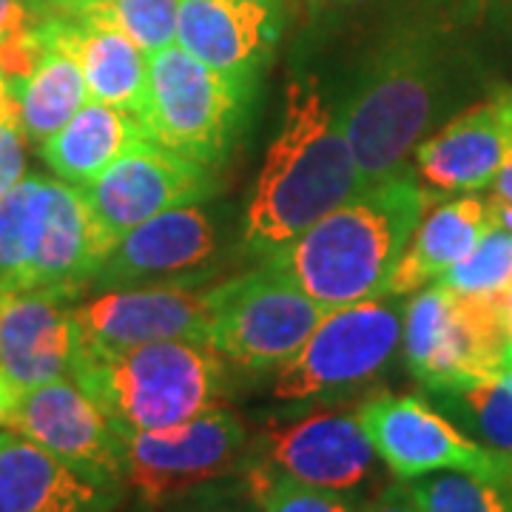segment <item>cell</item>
Instances as JSON below:
<instances>
[{"label": "cell", "instance_id": "6da1fadb", "mask_svg": "<svg viewBox=\"0 0 512 512\" xmlns=\"http://www.w3.org/2000/svg\"><path fill=\"white\" fill-rule=\"evenodd\" d=\"M365 191L339 106H330L316 77L288 86L282 123L265 154L248 200L242 239L259 256H274Z\"/></svg>", "mask_w": 512, "mask_h": 512}, {"label": "cell", "instance_id": "7a4b0ae2", "mask_svg": "<svg viewBox=\"0 0 512 512\" xmlns=\"http://www.w3.org/2000/svg\"><path fill=\"white\" fill-rule=\"evenodd\" d=\"M430 202L410 174L367 185L265 265L328 311L384 296Z\"/></svg>", "mask_w": 512, "mask_h": 512}, {"label": "cell", "instance_id": "3957f363", "mask_svg": "<svg viewBox=\"0 0 512 512\" xmlns=\"http://www.w3.org/2000/svg\"><path fill=\"white\" fill-rule=\"evenodd\" d=\"M72 379L120 436L154 433L222 404L225 359L200 339L151 342L117 353L74 350Z\"/></svg>", "mask_w": 512, "mask_h": 512}, {"label": "cell", "instance_id": "277c9868", "mask_svg": "<svg viewBox=\"0 0 512 512\" xmlns=\"http://www.w3.org/2000/svg\"><path fill=\"white\" fill-rule=\"evenodd\" d=\"M444 100L447 69L430 40L407 37L373 60L339 109L365 188L404 174Z\"/></svg>", "mask_w": 512, "mask_h": 512}, {"label": "cell", "instance_id": "5b68a950", "mask_svg": "<svg viewBox=\"0 0 512 512\" xmlns=\"http://www.w3.org/2000/svg\"><path fill=\"white\" fill-rule=\"evenodd\" d=\"M504 293H461L433 282L404 308L402 350L407 370L427 390L490 382L507 367Z\"/></svg>", "mask_w": 512, "mask_h": 512}, {"label": "cell", "instance_id": "8992f818", "mask_svg": "<svg viewBox=\"0 0 512 512\" xmlns=\"http://www.w3.org/2000/svg\"><path fill=\"white\" fill-rule=\"evenodd\" d=\"M251 86L171 43L148 55L143 123L157 146L214 168L234 146Z\"/></svg>", "mask_w": 512, "mask_h": 512}, {"label": "cell", "instance_id": "52a82bcc", "mask_svg": "<svg viewBox=\"0 0 512 512\" xmlns=\"http://www.w3.org/2000/svg\"><path fill=\"white\" fill-rule=\"evenodd\" d=\"M404 308L402 296L384 293L328 311L305 345L276 367V399L328 402L379 379L402 345Z\"/></svg>", "mask_w": 512, "mask_h": 512}, {"label": "cell", "instance_id": "ba28073f", "mask_svg": "<svg viewBox=\"0 0 512 512\" xmlns=\"http://www.w3.org/2000/svg\"><path fill=\"white\" fill-rule=\"evenodd\" d=\"M325 316V305L262 265L254 274L211 288L208 342L231 365L268 370L285 365Z\"/></svg>", "mask_w": 512, "mask_h": 512}, {"label": "cell", "instance_id": "9c48e42d", "mask_svg": "<svg viewBox=\"0 0 512 512\" xmlns=\"http://www.w3.org/2000/svg\"><path fill=\"white\" fill-rule=\"evenodd\" d=\"M359 421L376 456L399 481L453 470L512 490V458L464 433L433 402L419 396H376L362 404Z\"/></svg>", "mask_w": 512, "mask_h": 512}, {"label": "cell", "instance_id": "30bf717a", "mask_svg": "<svg viewBox=\"0 0 512 512\" xmlns=\"http://www.w3.org/2000/svg\"><path fill=\"white\" fill-rule=\"evenodd\" d=\"M126 484L148 507L174 504L211 481L245 467L248 430L234 410L217 404L180 427L128 433Z\"/></svg>", "mask_w": 512, "mask_h": 512}, {"label": "cell", "instance_id": "8fae6325", "mask_svg": "<svg viewBox=\"0 0 512 512\" xmlns=\"http://www.w3.org/2000/svg\"><path fill=\"white\" fill-rule=\"evenodd\" d=\"M211 185L208 165L194 163L157 143H146L128 151L77 191L103 245L111 251L137 225L171 208L202 202L211 194Z\"/></svg>", "mask_w": 512, "mask_h": 512}, {"label": "cell", "instance_id": "7c38bea8", "mask_svg": "<svg viewBox=\"0 0 512 512\" xmlns=\"http://www.w3.org/2000/svg\"><path fill=\"white\" fill-rule=\"evenodd\" d=\"M6 427L100 484L126 481V441L72 376L20 393Z\"/></svg>", "mask_w": 512, "mask_h": 512}, {"label": "cell", "instance_id": "4fadbf2b", "mask_svg": "<svg viewBox=\"0 0 512 512\" xmlns=\"http://www.w3.org/2000/svg\"><path fill=\"white\" fill-rule=\"evenodd\" d=\"M208 328L211 291L188 285L114 288L74 305V350L86 353H117L171 339L208 342Z\"/></svg>", "mask_w": 512, "mask_h": 512}, {"label": "cell", "instance_id": "5bb4252c", "mask_svg": "<svg viewBox=\"0 0 512 512\" xmlns=\"http://www.w3.org/2000/svg\"><path fill=\"white\" fill-rule=\"evenodd\" d=\"M256 464L311 487L348 493L373 476L376 450L359 413L316 410L302 419L268 424L254 444Z\"/></svg>", "mask_w": 512, "mask_h": 512}, {"label": "cell", "instance_id": "9a60e30c", "mask_svg": "<svg viewBox=\"0 0 512 512\" xmlns=\"http://www.w3.org/2000/svg\"><path fill=\"white\" fill-rule=\"evenodd\" d=\"M217 225L200 202L171 208L128 231L106 256L92 285L97 291L191 285L217 259Z\"/></svg>", "mask_w": 512, "mask_h": 512}, {"label": "cell", "instance_id": "2e32d148", "mask_svg": "<svg viewBox=\"0 0 512 512\" xmlns=\"http://www.w3.org/2000/svg\"><path fill=\"white\" fill-rule=\"evenodd\" d=\"M74 296L57 291L0 293V379L20 396L72 376Z\"/></svg>", "mask_w": 512, "mask_h": 512}, {"label": "cell", "instance_id": "e0dca14e", "mask_svg": "<svg viewBox=\"0 0 512 512\" xmlns=\"http://www.w3.org/2000/svg\"><path fill=\"white\" fill-rule=\"evenodd\" d=\"M279 32V0H180L177 43L205 66L245 83H254Z\"/></svg>", "mask_w": 512, "mask_h": 512}, {"label": "cell", "instance_id": "ac0fdd59", "mask_svg": "<svg viewBox=\"0 0 512 512\" xmlns=\"http://www.w3.org/2000/svg\"><path fill=\"white\" fill-rule=\"evenodd\" d=\"M512 143V89L461 111L416 148V165L436 194H481L490 188Z\"/></svg>", "mask_w": 512, "mask_h": 512}, {"label": "cell", "instance_id": "d6986e66", "mask_svg": "<svg viewBox=\"0 0 512 512\" xmlns=\"http://www.w3.org/2000/svg\"><path fill=\"white\" fill-rule=\"evenodd\" d=\"M120 487L77 473L40 444L0 430V512H111Z\"/></svg>", "mask_w": 512, "mask_h": 512}, {"label": "cell", "instance_id": "ffe728a7", "mask_svg": "<svg viewBox=\"0 0 512 512\" xmlns=\"http://www.w3.org/2000/svg\"><path fill=\"white\" fill-rule=\"evenodd\" d=\"M35 20L43 46H52L74 57L92 100L137 111V114L143 111L148 55L134 40H128L123 32L111 26L92 23V20L49 15L37 9Z\"/></svg>", "mask_w": 512, "mask_h": 512}, {"label": "cell", "instance_id": "44dd1931", "mask_svg": "<svg viewBox=\"0 0 512 512\" xmlns=\"http://www.w3.org/2000/svg\"><path fill=\"white\" fill-rule=\"evenodd\" d=\"M146 143L154 140L137 111L89 97L83 109L40 148V157L57 180L80 188L100 177L111 163L126 157L128 151Z\"/></svg>", "mask_w": 512, "mask_h": 512}, {"label": "cell", "instance_id": "7402d4cb", "mask_svg": "<svg viewBox=\"0 0 512 512\" xmlns=\"http://www.w3.org/2000/svg\"><path fill=\"white\" fill-rule=\"evenodd\" d=\"M493 228L490 205L478 194H458L424 214L402 262L390 276L387 293L407 296L439 282L453 265L476 248Z\"/></svg>", "mask_w": 512, "mask_h": 512}, {"label": "cell", "instance_id": "603a6c76", "mask_svg": "<svg viewBox=\"0 0 512 512\" xmlns=\"http://www.w3.org/2000/svg\"><path fill=\"white\" fill-rule=\"evenodd\" d=\"M55 183L26 174L0 200V293L37 291L49 245Z\"/></svg>", "mask_w": 512, "mask_h": 512}, {"label": "cell", "instance_id": "cb8c5ba5", "mask_svg": "<svg viewBox=\"0 0 512 512\" xmlns=\"http://www.w3.org/2000/svg\"><path fill=\"white\" fill-rule=\"evenodd\" d=\"M15 109L26 140L40 151L89 100V86L80 66L60 49L43 46L32 74L12 89Z\"/></svg>", "mask_w": 512, "mask_h": 512}, {"label": "cell", "instance_id": "d4e9b609", "mask_svg": "<svg viewBox=\"0 0 512 512\" xmlns=\"http://www.w3.org/2000/svg\"><path fill=\"white\" fill-rule=\"evenodd\" d=\"M37 12L103 23L123 32L128 40H134L146 55H154L165 46L177 43L180 0H69L57 9H37Z\"/></svg>", "mask_w": 512, "mask_h": 512}, {"label": "cell", "instance_id": "484cf974", "mask_svg": "<svg viewBox=\"0 0 512 512\" xmlns=\"http://www.w3.org/2000/svg\"><path fill=\"white\" fill-rule=\"evenodd\" d=\"M430 396L464 433L512 458V365L490 382L439 390Z\"/></svg>", "mask_w": 512, "mask_h": 512}, {"label": "cell", "instance_id": "4316f807", "mask_svg": "<svg viewBox=\"0 0 512 512\" xmlns=\"http://www.w3.org/2000/svg\"><path fill=\"white\" fill-rule=\"evenodd\" d=\"M419 512H512V490L484 478L441 470L407 481Z\"/></svg>", "mask_w": 512, "mask_h": 512}, {"label": "cell", "instance_id": "83f0119b", "mask_svg": "<svg viewBox=\"0 0 512 512\" xmlns=\"http://www.w3.org/2000/svg\"><path fill=\"white\" fill-rule=\"evenodd\" d=\"M461 293H504L512 282V231L490 228L476 248L439 279Z\"/></svg>", "mask_w": 512, "mask_h": 512}, {"label": "cell", "instance_id": "f1b7e54d", "mask_svg": "<svg viewBox=\"0 0 512 512\" xmlns=\"http://www.w3.org/2000/svg\"><path fill=\"white\" fill-rule=\"evenodd\" d=\"M242 470H245L242 481L262 512H353L342 493L336 490L311 487L256 464H245Z\"/></svg>", "mask_w": 512, "mask_h": 512}, {"label": "cell", "instance_id": "f546056e", "mask_svg": "<svg viewBox=\"0 0 512 512\" xmlns=\"http://www.w3.org/2000/svg\"><path fill=\"white\" fill-rule=\"evenodd\" d=\"M174 504L180 507V512H262L254 501V495L248 493L245 481L242 484H225V478L183 495Z\"/></svg>", "mask_w": 512, "mask_h": 512}, {"label": "cell", "instance_id": "4dcf8cb0", "mask_svg": "<svg viewBox=\"0 0 512 512\" xmlns=\"http://www.w3.org/2000/svg\"><path fill=\"white\" fill-rule=\"evenodd\" d=\"M26 143L18 111L0 120V200L26 177Z\"/></svg>", "mask_w": 512, "mask_h": 512}, {"label": "cell", "instance_id": "1f68e13d", "mask_svg": "<svg viewBox=\"0 0 512 512\" xmlns=\"http://www.w3.org/2000/svg\"><path fill=\"white\" fill-rule=\"evenodd\" d=\"M359 512H419L413 493L407 484H396V487H387L384 493H379L373 501H367L365 507Z\"/></svg>", "mask_w": 512, "mask_h": 512}, {"label": "cell", "instance_id": "d6a6232c", "mask_svg": "<svg viewBox=\"0 0 512 512\" xmlns=\"http://www.w3.org/2000/svg\"><path fill=\"white\" fill-rule=\"evenodd\" d=\"M32 18V0H0V43Z\"/></svg>", "mask_w": 512, "mask_h": 512}, {"label": "cell", "instance_id": "836d02e7", "mask_svg": "<svg viewBox=\"0 0 512 512\" xmlns=\"http://www.w3.org/2000/svg\"><path fill=\"white\" fill-rule=\"evenodd\" d=\"M490 188H493V194L498 200H504L512 208V143L507 148V154H504V163L498 168V174H495Z\"/></svg>", "mask_w": 512, "mask_h": 512}, {"label": "cell", "instance_id": "e575fe53", "mask_svg": "<svg viewBox=\"0 0 512 512\" xmlns=\"http://www.w3.org/2000/svg\"><path fill=\"white\" fill-rule=\"evenodd\" d=\"M15 97L9 92V86H6V80L0 77V120H6L9 114H15Z\"/></svg>", "mask_w": 512, "mask_h": 512}, {"label": "cell", "instance_id": "d590c367", "mask_svg": "<svg viewBox=\"0 0 512 512\" xmlns=\"http://www.w3.org/2000/svg\"><path fill=\"white\" fill-rule=\"evenodd\" d=\"M15 399H18V396H15V393H12V390L6 387V382L0 379V416H3L6 421H9V410H12Z\"/></svg>", "mask_w": 512, "mask_h": 512}, {"label": "cell", "instance_id": "8d00e7d4", "mask_svg": "<svg viewBox=\"0 0 512 512\" xmlns=\"http://www.w3.org/2000/svg\"><path fill=\"white\" fill-rule=\"evenodd\" d=\"M504 308H507V336H510V350H507V365H512V282L504 296Z\"/></svg>", "mask_w": 512, "mask_h": 512}, {"label": "cell", "instance_id": "74e56055", "mask_svg": "<svg viewBox=\"0 0 512 512\" xmlns=\"http://www.w3.org/2000/svg\"><path fill=\"white\" fill-rule=\"evenodd\" d=\"M37 9H57V6H63V3H69V0H32Z\"/></svg>", "mask_w": 512, "mask_h": 512}]
</instances>
